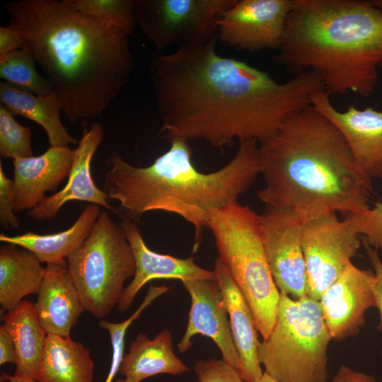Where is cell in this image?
Instances as JSON below:
<instances>
[{"label": "cell", "instance_id": "6da1fadb", "mask_svg": "<svg viewBox=\"0 0 382 382\" xmlns=\"http://www.w3.org/2000/svg\"><path fill=\"white\" fill-rule=\"evenodd\" d=\"M217 39L180 45L151 59L150 78L162 117L159 134L168 141H203L221 149L236 140L261 143L323 90L312 71L279 83L244 62L222 57Z\"/></svg>", "mask_w": 382, "mask_h": 382}, {"label": "cell", "instance_id": "7a4b0ae2", "mask_svg": "<svg viewBox=\"0 0 382 382\" xmlns=\"http://www.w3.org/2000/svg\"><path fill=\"white\" fill-rule=\"evenodd\" d=\"M9 25L51 81L62 112L74 123L103 114L134 68L128 35L84 14L72 0H20L4 4Z\"/></svg>", "mask_w": 382, "mask_h": 382}, {"label": "cell", "instance_id": "3957f363", "mask_svg": "<svg viewBox=\"0 0 382 382\" xmlns=\"http://www.w3.org/2000/svg\"><path fill=\"white\" fill-rule=\"evenodd\" d=\"M264 205L283 208L302 222L370 207L372 180L357 166L341 132L312 105L290 115L259 146Z\"/></svg>", "mask_w": 382, "mask_h": 382}, {"label": "cell", "instance_id": "277c9868", "mask_svg": "<svg viewBox=\"0 0 382 382\" xmlns=\"http://www.w3.org/2000/svg\"><path fill=\"white\" fill-rule=\"evenodd\" d=\"M168 142L169 149L146 167L132 166L112 152L103 190L119 202L117 215L122 219L139 222L151 211L181 216L194 227L195 252L211 213L238 202L260 174L259 146L255 140L241 141L227 164L202 173L193 164L190 141L174 138Z\"/></svg>", "mask_w": 382, "mask_h": 382}, {"label": "cell", "instance_id": "5b68a950", "mask_svg": "<svg viewBox=\"0 0 382 382\" xmlns=\"http://www.w3.org/2000/svg\"><path fill=\"white\" fill-rule=\"evenodd\" d=\"M275 59L312 71L332 95L372 96L382 67V11L372 1L293 0Z\"/></svg>", "mask_w": 382, "mask_h": 382}, {"label": "cell", "instance_id": "8992f818", "mask_svg": "<svg viewBox=\"0 0 382 382\" xmlns=\"http://www.w3.org/2000/svg\"><path fill=\"white\" fill-rule=\"evenodd\" d=\"M207 228L219 253L253 313L258 332L265 340L275 323L280 291L265 255L260 215L238 202L214 210Z\"/></svg>", "mask_w": 382, "mask_h": 382}, {"label": "cell", "instance_id": "52a82bcc", "mask_svg": "<svg viewBox=\"0 0 382 382\" xmlns=\"http://www.w3.org/2000/svg\"><path fill=\"white\" fill-rule=\"evenodd\" d=\"M331 340L319 301L280 292L275 323L259 343L258 359L279 382H328Z\"/></svg>", "mask_w": 382, "mask_h": 382}, {"label": "cell", "instance_id": "ba28073f", "mask_svg": "<svg viewBox=\"0 0 382 382\" xmlns=\"http://www.w3.org/2000/svg\"><path fill=\"white\" fill-rule=\"evenodd\" d=\"M85 310L104 319L117 306L136 272L134 255L119 224L101 211L89 236L66 259Z\"/></svg>", "mask_w": 382, "mask_h": 382}, {"label": "cell", "instance_id": "9c48e42d", "mask_svg": "<svg viewBox=\"0 0 382 382\" xmlns=\"http://www.w3.org/2000/svg\"><path fill=\"white\" fill-rule=\"evenodd\" d=\"M237 0H134V18L158 50L218 37L217 22Z\"/></svg>", "mask_w": 382, "mask_h": 382}, {"label": "cell", "instance_id": "30bf717a", "mask_svg": "<svg viewBox=\"0 0 382 382\" xmlns=\"http://www.w3.org/2000/svg\"><path fill=\"white\" fill-rule=\"evenodd\" d=\"M306 296L319 301L357 254L361 238L351 223L326 214L302 223Z\"/></svg>", "mask_w": 382, "mask_h": 382}, {"label": "cell", "instance_id": "8fae6325", "mask_svg": "<svg viewBox=\"0 0 382 382\" xmlns=\"http://www.w3.org/2000/svg\"><path fill=\"white\" fill-rule=\"evenodd\" d=\"M260 219L262 243L277 289L294 299L306 296L302 221L289 209L267 205Z\"/></svg>", "mask_w": 382, "mask_h": 382}, {"label": "cell", "instance_id": "7c38bea8", "mask_svg": "<svg viewBox=\"0 0 382 382\" xmlns=\"http://www.w3.org/2000/svg\"><path fill=\"white\" fill-rule=\"evenodd\" d=\"M293 0H237L217 22L218 39L249 52L277 50Z\"/></svg>", "mask_w": 382, "mask_h": 382}, {"label": "cell", "instance_id": "4fadbf2b", "mask_svg": "<svg viewBox=\"0 0 382 382\" xmlns=\"http://www.w3.org/2000/svg\"><path fill=\"white\" fill-rule=\"evenodd\" d=\"M311 105L341 132L358 168L371 180L382 178V108L359 109L352 104L342 112L324 90L313 96Z\"/></svg>", "mask_w": 382, "mask_h": 382}, {"label": "cell", "instance_id": "5bb4252c", "mask_svg": "<svg viewBox=\"0 0 382 382\" xmlns=\"http://www.w3.org/2000/svg\"><path fill=\"white\" fill-rule=\"evenodd\" d=\"M374 282V272L351 262L323 293L319 303L332 340H342L359 333L366 311L375 306Z\"/></svg>", "mask_w": 382, "mask_h": 382}, {"label": "cell", "instance_id": "9a60e30c", "mask_svg": "<svg viewBox=\"0 0 382 382\" xmlns=\"http://www.w3.org/2000/svg\"><path fill=\"white\" fill-rule=\"evenodd\" d=\"M182 283L190 296L191 307L186 330L178 344V350L187 351L193 344V336H207L219 347L222 360L237 371L238 356L217 280L192 279Z\"/></svg>", "mask_w": 382, "mask_h": 382}, {"label": "cell", "instance_id": "2e32d148", "mask_svg": "<svg viewBox=\"0 0 382 382\" xmlns=\"http://www.w3.org/2000/svg\"><path fill=\"white\" fill-rule=\"evenodd\" d=\"M104 136L105 130L100 122L93 123L89 129L84 127L74 149L73 166L66 184L30 210L28 214L30 219L37 221L52 220L64 204L74 200L96 204L117 214V208L108 202L107 194L96 185L91 173V161Z\"/></svg>", "mask_w": 382, "mask_h": 382}, {"label": "cell", "instance_id": "e0dca14e", "mask_svg": "<svg viewBox=\"0 0 382 382\" xmlns=\"http://www.w3.org/2000/svg\"><path fill=\"white\" fill-rule=\"evenodd\" d=\"M119 225L131 245L136 262L135 274L117 306L119 311H127L143 286L154 279H176L181 282L192 279H216L214 270L199 267L192 257L178 258L149 249L136 222L122 219Z\"/></svg>", "mask_w": 382, "mask_h": 382}, {"label": "cell", "instance_id": "ac0fdd59", "mask_svg": "<svg viewBox=\"0 0 382 382\" xmlns=\"http://www.w3.org/2000/svg\"><path fill=\"white\" fill-rule=\"evenodd\" d=\"M74 153L68 146H50L40 156L13 160L16 214L33 209L47 197V192H57L70 174Z\"/></svg>", "mask_w": 382, "mask_h": 382}, {"label": "cell", "instance_id": "d6986e66", "mask_svg": "<svg viewBox=\"0 0 382 382\" xmlns=\"http://www.w3.org/2000/svg\"><path fill=\"white\" fill-rule=\"evenodd\" d=\"M34 306L47 335L70 337L72 328L86 310L66 260L46 264Z\"/></svg>", "mask_w": 382, "mask_h": 382}, {"label": "cell", "instance_id": "ffe728a7", "mask_svg": "<svg viewBox=\"0 0 382 382\" xmlns=\"http://www.w3.org/2000/svg\"><path fill=\"white\" fill-rule=\"evenodd\" d=\"M214 272L224 296L233 340L238 356L237 372L244 382H253L262 374L258 359L257 329L244 296L218 257Z\"/></svg>", "mask_w": 382, "mask_h": 382}, {"label": "cell", "instance_id": "44dd1931", "mask_svg": "<svg viewBox=\"0 0 382 382\" xmlns=\"http://www.w3.org/2000/svg\"><path fill=\"white\" fill-rule=\"evenodd\" d=\"M0 103L13 116L21 115L40 125L46 132L50 146L79 144L62 122V106L54 91L37 96L23 88L1 81Z\"/></svg>", "mask_w": 382, "mask_h": 382}, {"label": "cell", "instance_id": "7402d4cb", "mask_svg": "<svg viewBox=\"0 0 382 382\" xmlns=\"http://www.w3.org/2000/svg\"><path fill=\"white\" fill-rule=\"evenodd\" d=\"M172 347L171 333L168 329L163 330L153 339L139 333L131 343L129 352L123 357L118 373L141 382L158 374L180 375L189 371Z\"/></svg>", "mask_w": 382, "mask_h": 382}, {"label": "cell", "instance_id": "603a6c76", "mask_svg": "<svg viewBox=\"0 0 382 382\" xmlns=\"http://www.w3.org/2000/svg\"><path fill=\"white\" fill-rule=\"evenodd\" d=\"M31 251L4 243L0 246V304L10 311L23 298L37 294L45 275V267Z\"/></svg>", "mask_w": 382, "mask_h": 382}, {"label": "cell", "instance_id": "cb8c5ba5", "mask_svg": "<svg viewBox=\"0 0 382 382\" xmlns=\"http://www.w3.org/2000/svg\"><path fill=\"white\" fill-rule=\"evenodd\" d=\"M100 207L88 204L69 228L55 233L40 235L28 232L21 235L0 234V241L24 248L33 252L41 262L66 260L89 236L100 214Z\"/></svg>", "mask_w": 382, "mask_h": 382}, {"label": "cell", "instance_id": "d4e9b609", "mask_svg": "<svg viewBox=\"0 0 382 382\" xmlns=\"http://www.w3.org/2000/svg\"><path fill=\"white\" fill-rule=\"evenodd\" d=\"M3 322L15 346L13 375L36 381L47 335L39 323L34 304L23 300L4 316Z\"/></svg>", "mask_w": 382, "mask_h": 382}, {"label": "cell", "instance_id": "484cf974", "mask_svg": "<svg viewBox=\"0 0 382 382\" xmlns=\"http://www.w3.org/2000/svg\"><path fill=\"white\" fill-rule=\"evenodd\" d=\"M90 352L71 337L47 335L37 382H93Z\"/></svg>", "mask_w": 382, "mask_h": 382}, {"label": "cell", "instance_id": "4316f807", "mask_svg": "<svg viewBox=\"0 0 382 382\" xmlns=\"http://www.w3.org/2000/svg\"><path fill=\"white\" fill-rule=\"evenodd\" d=\"M34 57L26 48L0 55V77L35 95L49 94L53 91L52 84L37 72Z\"/></svg>", "mask_w": 382, "mask_h": 382}, {"label": "cell", "instance_id": "83f0119b", "mask_svg": "<svg viewBox=\"0 0 382 382\" xmlns=\"http://www.w3.org/2000/svg\"><path fill=\"white\" fill-rule=\"evenodd\" d=\"M81 13L95 16L119 28L128 36L136 28L134 0H72Z\"/></svg>", "mask_w": 382, "mask_h": 382}, {"label": "cell", "instance_id": "f1b7e54d", "mask_svg": "<svg viewBox=\"0 0 382 382\" xmlns=\"http://www.w3.org/2000/svg\"><path fill=\"white\" fill-rule=\"evenodd\" d=\"M171 288L172 286L151 285L139 307L127 319L120 323H112L105 319H101L99 321V326L108 332L112 348L111 366L105 382H112L113 378L119 371V368L124 357L125 336L129 326L134 320L139 318L142 311L156 298L168 292Z\"/></svg>", "mask_w": 382, "mask_h": 382}, {"label": "cell", "instance_id": "f546056e", "mask_svg": "<svg viewBox=\"0 0 382 382\" xmlns=\"http://www.w3.org/2000/svg\"><path fill=\"white\" fill-rule=\"evenodd\" d=\"M0 155L13 159L34 156L29 127L17 122L13 115L0 104Z\"/></svg>", "mask_w": 382, "mask_h": 382}, {"label": "cell", "instance_id": "4dcf8cb0", "mask_svg": "<svg viewBox=\"0 0 382 382\" xmlns=\"http://www.w3.org/2000/svg\"><path fill=\"white\" fill-rule=\"evenodd\" d=\"M356 232L362 235L361 241L370 247L382 250V203L377 201L374 207L359 212L343 214Z\"/></svg>", "mask_w": 382, "mask_h": 382}, {"label": "cell", "instance_id": "1f68e13d", "mask_svg": "<svg viewBox=\"0 0 382 382\" xmlns=\"http://www.w3.org/2000/svg\"><path fill=\"white\" fill-rule=\"evenodd\" d=\"M194 371L199 382H244L237 371L223 360L197 361Z\"/></svg>", "mask_w": 382, "mask_h": 382}, {"label": "cell", "instance_id": "d6a6232c", "mask_svg": "<svg viewBox=\"0 0 382 382\" xmlns=\"http://www.w3.org/2000/svg\"><path fill=\"white\" fill-rule=\"evenodd\" d=\"M13 180L7 178L0 163V224L6 228L18 229L21 223L14 212Z\"/></svg>", "mask_w": 382, "mask_h": 382}, {"label": "cell", "instance_id": "836d02e7", "mask_svg": "<svg viewBox=\"0 0 382 382\" xmlns=\"http://www.w3.org/2000/svg\"><path fill=\"white\" fill-rule=\"evenodd\" d=\"M361 243L365 249L368 260L374 270L373 294L375 307L378 308L380 316V323L377 328L379 330H382V260L378 250L370 247L364 242L361 241Z\"/></svg>", "mask_w": 382, "mask_h": 382}, {"label": "cell", "instance_id": "e575fe53", "mask_svg": "<svg viewBox=\"0 0 382 382\" xmlns=\"http://www.w3.org/2000/svg\"><path fill=\"white\" fill-rule=\"evenodd\" d=\"M24 39L16 28L8 26L0 27V55H4L23 48Z\"/></svg>", "mask_w": 382, "mask_h": 382}, {"label": "cell", "instance_id": "d590c367", "mask_svg": "<svg viewBox=\"0 0 382 382\" xmlns=\"http://www.w3.org/2000/svg\"><path fill=\"white\" fill-rule=\"evenodd\" d=\"M16 354L12 337L4 325L0 326V365L16 364Z\"/></svg>", "mask_w": 382, "mask_h": 382}, {"label": "cell", "instance_id": "8d00e7d4", "mask_svg": "<svg viewBox=\"0 0 382 382\" xmlns=\"http://www.w3.org/2000/svg\"><path fill=\"white\" fill-rule=\"evenodd\" d=\"M331 382H376V377L341 365Z\"/></svg>", "mask_w": 382, "mask_h": 382}, {"label": "cell", "instance_id": "74e56055", "mask_svg": "<svg viewBox=\"0 0 382 382\" xmlns=\"http://www.w3.org/2000/svg\"><path fill=\"white\" fill-rule=\"evenodd\" d=\"M1 378L3 381H8V382H37L35 380H32L30 378L21 377V376H16L15 375H8L7 374H1Z\"/></svg>", "mask_w": 382, "mask_h": 382}, {"label": "cell", "instance_id": "f35d334b", "mask_svg": "<svg viewBox=\"0 0 382 382\" xmlns=\"http://www.w3.org/2000/svg\"><path fill=\"white\" fill-rule=\"evenodd\" d=\"M253 382H279L272 376L268 374L267 372H263V374L255 381Z\"/></svg>", "mask_w": 382, "mask_h": 382}, {"label": "cell", "instance_id": "ab89813d", "mask_svg": "<svg viewBox=\"0 0 382 382\" xmlns=\"http://www.w3.org/2000/svg\"><path fill=\"white\" fill-rule=\"evenodd\" d=\"M373 4L382 11V0L372 1Z\"/></svg>", "mask_w": 382, "mask_h": 382}, {"label": "cell", "instance_id": "60d3db41", "mask_svg": "<svg viewBox=\"0 0 382 382\" xmlns=\"http://www.w3.org/2000/svg\"><path fill=\"white\" fill-rule=\"evenodd\" d=\"M115 382H135V381H132V379L125 378H118L116 380Z\"/></svg>", "mask_w": 382, "mask_h": 382}]
</instances>
